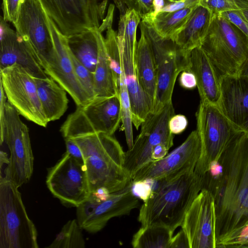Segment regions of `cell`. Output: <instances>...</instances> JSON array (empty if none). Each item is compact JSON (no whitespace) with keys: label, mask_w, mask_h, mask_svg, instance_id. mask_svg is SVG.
I'll return each mask as SVG.
<instances>
[{"label":"cell","mask_w":248,"mask_h":248,"mask_svg":"<svg viewBox=\"0 0 248 248\" xmlns=\"http://www.w3.org/2000/svg\"><path fill=\"white\" fill-rule=\"evenodd\" d=\"M69 53L76 76L90 98L93 99L95 97L94 73L80 62L70 49Z\"/></svg>","instance_id":"cell-32"},{"label":"cell","mask_w":248,"mask_h":248,"mask_svg":"<svg viewBox=\"0 0 248 248\" xmlns=\"http://www.w3.org/2000/svg\"><path fill=\"white\" fill-rule=\"evenodd\" d=\"M18 188L0 176V248H38L37 230Z\"/></svg>","instance_id":"cell-6"},{"label":"cell","mask_w":248,"mask_h":248,"mask_svg":"<svg viewBox=\"0 0 248 248\" xmlns=\"http://www.w3.org/2000/svg\"><path fill=\"white\" fill-rule=\"evenodd\" d=\"M7 22L1 17L0 69L16 63L34 78H46L25 42Z\"/></svg>","instance_id":"cell-19"},{"label":"cell","mask_w":248,"mask_h":248,"mask_svg":"<svg viewBox=\"0 0 248 248\" xmlns=\"http://www.w3.org/2000/svg\"><path fill=\"white\" fill-rule=\"evenodd\" d=\"M34 79L40 101L47 121L49 122L59 119L68 108L67 92L50 77Z\"/></svg>","instance_id":"cell-25"},{"label":"cell","mask_w":248,"mask_h":248,"mask_svg":"<svg viewBox=\"0 0 248 248\" xmlns=\"http://www.w3.org/2000/svg\"><path fill=\"white\" fill-rule=\"evenodd\" d=\"M112 0L114 1V3L116 5V4H117V3H119L120 0Z\"/></svg>","instance_id":"cell-48"},{"label":"cell","mask_w":248,"mask_h":248,"mask_svg":"<svg viewBox=\"0 0 248 248\" xmlns=\"http://www.w3.org/2000/svg\"><path fill=\"white\" fill-rule=\"evenodd\" d=\"M6 96L2 84L0 83V143L2 145L4 141L5 131V108L6 103Z\"/></svg>","instance_id":"cell-42"},{"label":"cell","mask_w":248,"mask_h":248,"mask_svg":"<svg viewBox=\"0 0 248 248\" xmlns=\"http://www.w3.org/2000/svg\"><path fill=\"white\" fill-rule=\"evenodd\" d=\"M71 138L82 151L91 194L114 193L132 181L124 168L125 152L112 136L100 132Z\"/></svg>","instance_id":"cell-3"},{"label":"cell","mask_w":248,"mask_h":248,"mask_svg":"<svg viewBox=\"0 0 248 248\" xmlns=\"http://www.w3.org/2000/svg\"><path fill=\"white\" fill-rule=\"evenodd\" d=\"M0 71V83L8 102L28 120L46 127L49 122L40 101L34 78L16 63Z\"/></svg>","instance_id":"cell-13"},{"label":"cell","mask_w":248,"mask_h":248,"mask_svg":"<svg viewBox=\"0 0 248 248\" xmlns=\"http://www.w3.org/2000/svg\"><path fill=\"white\" fill-rule=\"evenodd\" d=\"M66 151L69 155L84 164V157L79 146L71 138L65 139Z\"/></svg>","instance_id":"cell-41"},{"label":"cell","mask_w":248,"mask_h":248,"mask_svg":"<svg viewBox=\"0 0 248 248\" xmlns=\"http://www.w3.org/2000/svg\"><path fill=\"white\" fill-rule=\"evenodd\" d=\"M144 23L152 43L156 62V90L152 112H156L172 101L177 76L184 70H189L190 53L184 54L174 41L162 38L150 24Z\"/></svg>","instance_id":"cell-10"},{"label":"cell","mask_w":248,"mask_h":248,"mask_svg":"<svg viewBox=\"0 0 248 248\" xmlns=\"http://www.w3.org/2000/svg\"><path fill=\"white\" fill-rule=\"evenodd\" d=\"M102 32L99 34L98 56L94 72L95 97H109L118 95V90Z\"/></svg>","instance_id":"cell-27"},{"label":"cell","mask_w":248,"mask_h":248,"mask_svg":"<svg viewBox=\"0 0 248 248\" xmlns=\"http://www.w3.org/2000/svg\"><path fill=\"white\" fill-rule=\"evenodd\" d=\"M173 235L164 227L141 226L134 234L131 244L134 248H170Z\"/></svg>","instance_id":"cell-29"},{"label":"cell","mask_w":248,"mask_h":248,"mask_svg":"<svg viewBox=\"0 0 248 248\" xmlns=\"http://www.w3.org/2000/svg\"><path fill=\"white\" fill-rule=\"evenodd\" d=\"M133 184L132 180L123 189L107 195L91 194L77 207V220L81 228L90 233L97 232L111 218L129 215L139 207Z\"/></svg>","instance_id":"cell-11"},{"label":"cell","mask_w":248,"mask_h":248,"mask_svg":"<svg viewBox=\"0 0 248 248\" xmlns=\"http://www.w3.org/2000/svg\"><path fill=\"white\" fill-rule=\"evenodd\" d=\"M22 0H2L3 18L14 24L16 21Z\"/></svg>","instance_id":"cell-36"},{"label":"cell","mask_w":248,"mask_h":248,"mask_svg":"<svg viewBox=\"0 0 248 248\" xmlns=\"http://www.w3.org/2000/svg\"><path fill=\"white\" fill-rule=\"evenodd\" d=\"M201 47L220 77L238 74L248 58V38L221 15L212 17Z\"/></svg>","instance_id":"cell-5"},{"label":"cell","mask_w":248,"mask_h":248,"mask_svg":"<svg viewBox=\"0 0 248 248\" xmlns=\"http://www.w3.org/2000/svg\"><path fill=\"white\" fill-rule=\"evenodd\" d=\"M46 184L65 206L77 207L91 195L84 164L67 152L48 170Z\"/></svg>","instance_id":"cell-14"},{"label":"cell","mask_w":248,"mask_h":248,"mask_svg":"<svg viewBox=\"0 0 248 248\" xmlns=\"http://www.w3.org/2000/svg\"><path fill=\"white\" fill-rule=\"evenodd\" d=\"M195 8H186L173 12H160L151 22L147 23L150 24L162 38L173 41Z\"/></svg>","instance_id":"cell-28"},{"label":"cell","mask_w":248,"mask_h":248,"mask_svg":"<svg viewBox=\"0 0 248 248\" xmlns=\"http://www.w3.org/2000/svg\"><path fill=\"white\" fill-rule=\"evenodd\" d=\"M121 121L119 95L94 97L77 106L62 125L60 131L64 139L100 132L112 136Z\"/></svg>","instance_id":"cell-8"},{"label":"cell","mask_w":248,"mask_h":248,"mask_svg":"<svg viewBox=\"0 0 248 248\" xmlns=\"http://www.w3.org/2000/svg\"><path fill=\"white\" fill-rule=\"evenodd\" d=\"M197 130L201 141V153L195 169L202 176L217 160L234 135L242 130L231 122L216 105L200 102L196 114Z\"/></svg>","instance_id":"cell-7"},{"label":"cell","mask_w":248,"mask_h":248,"mask_svg":"<svg viewBox=\"0 0 248 248\" xmlns=\"http://www.w3.org/2000/svg\"><path fill=\"white\" fill-rule=\"evenodd\" d=\"M239 10L248 21V0H234Z\"/></svg>","instance_id":"cell-45"},{"label":"cell","mask_w":248,"mask_h":248,"mask_svg":"<svg viewBox=\"0 0 248 248\" xmlns=\"http://www.w3.org/2000/svg\"><path fill=\"white\" fill-rule=\"evenodd\" d=\"M200 5L207 9L213 17L239 9L234 0H200Z\"/></svg>","instance_id":"cell-33"},{"label":"cell","mask_w":248,"mask_h":248,"mask_svg":"<svg viewBox=\"0 0 248 248\" xmlns=\"http://www.w3.org/2000/svg\"><path fill=\"white\" fill-rule=\"evenodd\" d=\"M119 49L130 101L132 123L138 130L148 114L152 112L153 107L139 81L135 65V56L128 49L120 46Z\"/></svg>","instance_id":"cell-22"},{"label":"cell","mask_w":248,"mask_h":248,"mask_svg":"<svg viewBox=\"0 0 248 248\" xmlns=\"http://www.w3.org/2000/svg\"><path fill=\"white\" fill-rule=\"evenodd\" d=\"M48 23L56 53L53 60L44 71L47 76L52 78L66 90L77 106L84 105L92 99L76 76L70 55L67 36L60 31L49 16Z\"/></svg>","instance_id":"cell-17"},{"label":"cell","mask_w":248,"mask_h":248,"mask_svg":"<svg viewBox=\"0 0 248 248\" xmlns=\"http://www.w3.org/2000/svg\"><path fill=\"white\" fill-rule=\"evenodd\" d=\"M0 168H1L3 164L5 163L7 165L8 164L9 158L7 156V154L5 152H3L2 151H1L0 152Z\"/></svg>","instance_id":"cell-46"},{"label":"cell","mask_w":248,"mask_h":248,"mask_svg":"<svg viewBox=\"0 0 248 248\" xmlns=\"http://www.w3.org/2000/svg\"><path fill=\"white\" fill-rule=\"evenodd\" d=\"M118 89L121 103L122 122L124 131L126 143L128 149H130L133 147L134 143L133 123L130 101L125 83L124 72L121 76Z\"/></svg>","instance_id":"cell-31"},{"label":"cell","mask_w":248,"mask_h":248,"mask_svg":"<svg viewBox=\"0 0 248 248\" xmlns=\"http://www.w3.org/2000/svg\"><path fill=\"white\" fill-rule=\"evenodd\" d=\"M227 243L231 248H248V221L228 234Z\"/></svg>","instance_id":"cell-34"},{"label":"cell","mask_w":248,"mask_h":248,"mask_svg":"<svg viewBox=\"0 0 248 248\" xmlns=\"http://www.w3.org/2000/svg\"><path fill=\"white\" fill-rule=\"evenodd\" d=\"M16 31L25 42L44 70L55 56L48 16L39 0H22Z\"/></svg>","instance_id":"cell-9"},{"label":"cell","mask_w":248,"mask_h":248,"mask_svg":"<svg viewBox=\"0 0 248 248\" xmlns=\"http://www.w3.org/2000/svg\"><path fill=\"white\" fill-rule=\"evenodd\" d=\"M215 201L212 193L203 188L187 210L181 229L188 239L189 248H216Z\"/></svg>","instance_id":"cell-16"},{"label":"cell","mask_w":248,"mask_h":248,"mask_svg":"<svg viewBox=\"0 0 248 248\" xmlns=\"http://www.w3.org/2000/svg\"><path fill=\"white\" fill-rule=\"evenodd\" d=\"M212 15L204 7L199 5L191 13L186 24L173 41L185 54L201 47L212 19Z\"/></svg>","instance_id":"cell-24"},{"label":"cell","mask_w":248,"mask_h":248,"mask_svg":"<svg viewBox=\"0 0 248 248\" xmlns=\"http://www.w3.org/2000/svg\"><path fill=\"white\" fill-rule=\"evenodd\" d=\"M248 38V21L243 16L240 10H231L221 14Z\"/></svg>","instance_id":"cell-37"},{"label":"cell","mask_w":248,"mask_h":248,"mask_svg":"<svg viewBox=\"0 0 248 248\" xmlns=\"http://www.w3.org/2000/svg\"><path fill=\"white\" fill-rule=\"evenodd\" d=\"M85 7L91 22L94 28H99V21L102 19L106 3H100L98 0H80Z\"/></svg>","instance_id":"cell-35"},{"label":"cell","mask_w":248,"mask_h":248,"mask_svg":"<svg viewBox=\"0 0 248 248\" xmlns=\"http://www.w3.org/2000/svg\"><path fill=\"white\" fill-rule=\"evenodd\" d=\"M157 182V186L143 201L138 219L141 226H162L173 233L181 226L189 207L203 188L204 177L192 171Z\"/></svg>","instance_id":"cell-2"},{"label":"cell","mask_w":248,"mask_h":248,"mask_svg":"<svg viewBox=\"0 0 248 248\" xmlns=\"http://www.w3.org/2000/svg\"><path fill=\"white\" fill-rule=\"evenodd\" d=\"M238 74H241L248 77V58L241 68Z\"/></svg>","instance_id":"cell-47"},{"label":"cell","mask_w":248,"mask_h":248,"mask_svg":"<svg viewBox=\"0 0 248 248\" xmlns=\"http://www.w3.org/2000/svg\"><path fill=\"white\" fill-rule=\"evenodd\" d=\"M153 0H126V4L128 9H135L142 18L151 13Z\"/></svg>","instance_id":"cell-38"},{"label":"cell","mask_w":248,"mask_h":248,"mask_svg":"<svg viewBox=\"0 0 248 248\" xmlns=\"http://www.w3.org/2000/svg\"><path fill=\"white\" fill-rule=\"evenodd\" d=\"M199 5L200 0H175L165 5L160 12H173L186 8H196Z\"/></svg>","instance_id":"cell-39"},{"label":"cell","mask_w":248,"mask_h":248,"mask_svg":"<svg viewBox=\"0 0 248 248\" xmlns=\"http://www.w3.org/2000/svg\"><path fill=\"white\" fill-rule=\"evenodd\" d=\"M175 114L172 102L156 112H151L142 123L133 147L125 152L124 168L132 179L145 165L161 159L173 145L174 135L169 122Z\"/></svg>","instance_id":"cell-4"},{"label":"cell","mask_w":248,"mask_h":248,"mask_svg":"<svg viewBox=\"0 0 248 248\" xmlns=\"http://www.w3.org/2000/svg\"><path fill=\"white\" fill-rule=\"evenodd\" d=\"M100 30L92 28L67 37L68 47L75 57L94 73L97 62Z\"/></svg>","instance_id":"cell-26"},{"label":"cell","mask_w":248,"mask_h":248,"mask_svg":"<svg viewBox=\"0 0 248 248\" xmlns=\"http://www.w3.org/2000/svg\"><path fill=\"white\" fill-rule=\"evenodd\" d=\"M189 248V244L186 235L184 231L181 230L172 237L170 248Z\"/></svg>","instance_id":"cell-44"},{"label":"cell","mask_w":248,"mask_h":248,"mask_svg":"<svg viewBox=\"0 0 248 248\" xmlns=\"http://www.w3.org/2000/svg\"><path fill=\"white\" fill-rule=\"evenodd\" d=\"M218 107L234 124L248 132V77L241 74L220 77Z\"/></svg>","instance_id":"cell-18"},{"label":"cell","mask_w":248,"mask_h":248,"mask_svg":"<svg viewBox=\"0 0 248 248\" xmlns=\"http://www.w3.org/2000/svg\"><path fill=\"white\" fill-rule=\"evenodd\" d=\"M194 74L201 102L218 107L220 98V76L201 47L190 55V68Z\"/></svg>","instance_id":"cell-21"},{"label":"cell","mask_w":248,"mask_h":248,"mask_svg":"<svg viewBox=\"0 0 248 248\" xmlns=\"http://www.w3.org/2000/svg\"><path fill=\"white\" fill-rule=\"evenodd\" d=\"M60 31L68 37L94 28L80 0H39Z\"/></svg>","instance_id":"cell-20"},{"label":"cell","mask_w":248,"mask_h":248,"mask_svg":"<svg viewBox=\"0 0 248 248\" xmlns=\"http://www.w3.org/2000/svg\"><path fill=\"white\" fill-rule=\"evenodd\" d=\"M215 201L217 240L248 221V132L239 130L203 175Z\"/></svg>","instance_id":"cell-1"},{"label":"cell","mask_w":248,"mask_h":248,"mask_svg":"<svg viewBox=\"0 0 248 248\" xmlns=\"http://www.w3.org/2000/svg\"><path fill=\"white\" fill-rule=\"evenodd\" d=\"M83 230L77 220H69L57 234L51 244L47 246L50 248H84L85 241Z\"/></svg>","instance_id":"cell-30"},{"label":"cell","mask_w":248,"mask_h":248,"mask_svg":"<svg viewBox=\"0 0 248 248\" xmlns=\"http://www.w3.org/2000/svg\"><path fill=\"white\" fill-rule=\"evenodd\" d=\"M140 29V35L135 55V68L140 84L148 96L153 109L157 82L155 56L146 26L141 20Z\"/></svg>","instance_id":"cell-23"},{"label":"cell","mask_w":248,"mask_h":248,"mask_svg":"<svg viewBox=\"0 0 248 248\" xmlns=\"http://www.w3.org/2000/svg\"><path fill=\"white\" fill-rule=\"evenodd\" d=\"M19 116L16 109L6 102L4 139L9 148L10 156L4 177L18 187L30 181L34 162L29 129Z\"/></svg>","instance_id":"cell-12"},{"label":"cell","mask_w":248,"mask_h":248,"mask_svg":"<svg viewBox=\"0 0 248 248\" xmlns=\"http://www.w3.org/2000/svg\"><path fill=\"white\" fill-rule=\"evenodd\" d=\"M188 124L186 117L182 114H174L169 120V127L173 134H179L184 131Z\"/></svg>","instance_id":"cell-40"},{"label":"cell","mask_w":248,"mask_h":248,"mask_svg":"<svg viewBox=\"0 0 248 248\" xmlns=\"http://www.w3.org/2000/svg\"><path fill=\"white\" fill-rule=\"evenodd\" d=\"M179 83L182 87L186 89H192L197 87L196 77L190 70H184L181 73Z\"/></svg>","instance_id":"cell-43"},{"label":"cell","mask_w":248,"mask_h":248,"mask_svg":"<svg viewBox=\"0 0 248 248\" xmlns=\"http://www.w3.org/2000/svg\"><path fill=\"white\" fill-rule=\"evenodd\" d=\"M201 153V141L196 129L191 132L181 145L164 157L141 168L134 175L132 182L167 181L194 171Z\"/></svg>","instance_id":"cell-15"}]
</instances>
